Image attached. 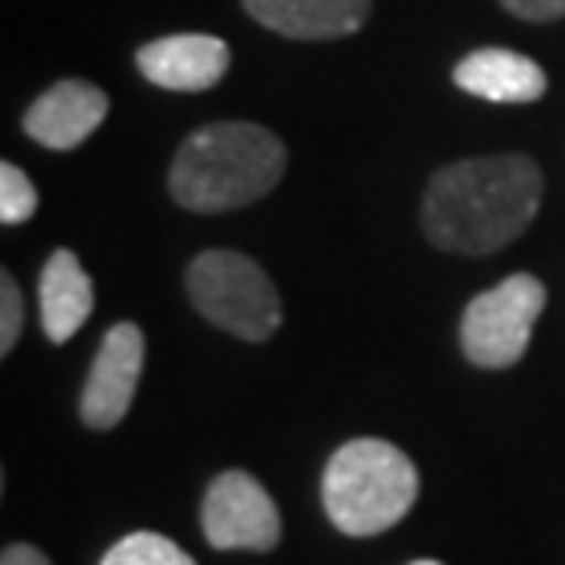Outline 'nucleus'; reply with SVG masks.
I'll list each match as a JSON object with an SVG mask.
<instances>
[{
  "label": "nucleus",
  "instance_id": "obj_15",
  "mask_svg": "<svg viewBox=\"0 0 565 565\" xmlns=\"http://www.w3.org/2000/svg\"><path fill=\"white\" fill-rule=\"evenodd\" d=\"M22 290L11 273H0V353H11L22 334Z\"/></svg>",
  "mask_w": 565,
  "mask_h": 565
},
{
  "label": "nucleus",
  "instance_id": "obj_11",
  "mask_svg": "<svg viewBox=\"0 0 565 565\" xmlns=\"http://www.w3.org/2000/svg\"><path fill=\"white\" fill-rule=\"evenodd\" d=\"M456 85L489 104H536L547 93V74L529 55L511 49H478L456 63Z\"/></svg>",
  "mask_w": 565,
  "mask_h": 565
},
{
  "label": "nucleus",
  "instance_id": "obj_1",
  "mask_svg": "<svg viewBox=\"0 0 565 565\" xmlns=\"http://www.w3.org/2000/svg\"><path fill=\"white\" fill-rule=\"evenodd\" d=\"M544 202V173L525 154L467 158L437 169L426 184V239L448 254H495L533 224Z\"/></svg>",
  "mask_w": 565,
  "mask_h": 565
},
{
  "label": "nucleus",
  "instance_id": "obj_17",
  "mask_svg": "<svg viewBox=\"0 0 565 565\" xmlns=\"http://www.w3.org/2000/svg\"><path fill=\"white\" fill-rule=\"evenodd\" d=\"M0 565H52L49 555L30 544H8L4 555H0Z\"/></svg>",
  "mask_w": 565,
  "mask_h": 565
},
{
  "label": "nucleus",
  "instance_id": "obj_18",
  "mask_svg": "<svg viewBox=\"0 0 565 565\" xmlns=\"http://www.w3.org/2000/svg\"><path fill=\"white\" fill-rule=\"evenodd\" d=\"M408 565H440V562H434V558H419V562H408Z\"/></svg>",
  "mask_w": 565,
  "mask_h": 565
},
{
  "label": "nucleus",
  "instance_id": "obj_10",
  "mask_svg": "<svg viewBox=\"0 0 565 565\" xmlns=\"http://www.w3.org/2000/svg\"><path fill=\"white\" fill-rule=\"evenodd\" d=\"M243 8L265 30L294 41L349 38L371 15V0H243Z\"/></svg>",
  "mask_w": 565,
  "mask_h": 565
},
{
  "label": "nucleus",
  "instance_id": "obj_16",
  "mask_svg": "<svg viewBox=\"0 0 565 565\" xmlns=\"http://www.w3.org/2000/svg\"><path fill=\"white\" fill-rule=\"evenodd\" d=\"M514 19L525 22H555L565 15V0H500Z\"/></svg>",
  "mask_w": 565,
  "mask_h": 565
},
{
  "label": "nucleus",
  "instance_id": "obj_2",
  "mask_svg": "<svg viewBox=\"0 0 565 565\" xmlns=\"http://www.w3.org/2000/svg\"><path fill=\"white\" fill-rule=\"evenodd\" d=\"M287 169V147L254 121H213L180 143L169 195L191 213H228L265 199Z\"/></svg>",
  "mask_w": 565,
  "mask_h": 565
},
{
  "label": "nucleus",
  "instance_id": "obj_12",
  "mask_svg": "<svg viewBox=\"0 0 565 565\" xmlns=\"http://www.w3.org/2000/svg\"><path fill=\"white\" fill-rule=\"evenodd\" d=\"M41 327L49 342L63 345L93 316L96 290L74 250H55L41 268Z\"/></svg>",
  "mask_w": 565,
  "mask_h": 565
},
{
  "label": "nucleus",
  "instance_id": "obj_5",
  "mask_svg": "<svg viewBox=\"0 0 565 565\" xmlns=\"http://www.w3.org/2000/svg\"><path fill=\"white\" fill-rule=\"evenodd\" d=\"M547 287L536 276L514 273L467 305L459 323V345L470 364L503 371L514 367L533 342V327L544 316Z\"/></svg>",
  "mask_w": 565,
  "mask_h": 565
},
{
  "label": "nucleus",
  "instance_id": "obj_8",
  "mask_svg": "<svg viewBox=\"0 0 565 565\" xmlns=\"http://www.w3.org/2000/svg\"><path fill=\"white\" fill-rule=\"evenodd\" d=\"M107 96L104 88L82 77H66L55 82L49 93H41L22 115V132L52 151H74L82 147L93 132L104 126L107 118Z\"/></svg>",
  "mask_w": 565,
  "mask_h": 565
},
{
  "label": "nucleus",
  "instance_id": "obj_14",
  "mask_svg": "<svg viewBox=\"0 0 565 565\" xmlns=\"http://www.w3.org/2000/svg\"><path fill=\"white\" fill-rule=\"evenodd\" d=\"M33 213H38V188L19 166L4 162L0 166V221L11 228V224H26Z\"/></svg>",
  "mask_w": 565,
  "mask_h": 565
},
{
  "label": "nucleus",
  "instance_id": "obj_9",
  "mask_svg": "<svg viewBox=\"0 0 565 565\" xmlns=\"http://www.w3.org/2000/svg\"><path fill=\"white\" fill-rule=\"evenodd\" d=\"M228 44L210 33H173V38H158L137 52L140 74L169 93H206L228 74Z\"/></svg>",
  "mask_w": 565,
  "mask_h": 565
},
{
  "label": "nucleus",
  "instance_id": "obj_3",
  "mask_svg": "<svg viewBox=\"0 0 565 565\" xmlns=\"http://www.w3.org/2000/svg\"><path fill=\"white\" fill-rule=\"evenodd\" d=\"M419 495V470L397 445L382 437H356L327 459L323 507L338 533L379 536L412 511Z\"/></svg>",
  "mask_w": 565,
  "mask_h": 565
},
{
  "label": "nucleus",
  "instance_id": "obj_4",
  "mask_svg": "<svg viewBox=\"0 0 565 565\" xmlns=\"http://www.w3.org/2000/svg\"><path fill=\"white\" fill-rule=\"evenodd\" d=\"M184 279L191 305L221 331L243 342H265L279 331V290L254 257L235 250H202L188 265Z\"/></svg>",
  "mask_w": 565,
  "mask_h": 565
},
{
  "label": "nucleus",
  "instance_id": "obj_6",
  "mask_svg": "<svg viewBox=\"0 0 565 565\" xmlns=\"http://www.w3.org/2000/svg\"><path fill=\"white\" fill-rule=\"evenodd\" d=\"M202 533L217 551H273L282 540L279 507L246 470H224L202 500Z\"/></svg>",
  "mask_w": 565,
  "mask_h": 565
},
{
  "label": "nucleus",
  "instance_id": "obj_13",
  "mask_svg": "<svg viewBox=\"0 0 565 565\" xmlns=\"http://www.w3.org/2000/svg\"><path fill=\"white\" fill-rule=\"evenodd\" d=\"M99 565H195L188 551L158 533H129L107 551Z\"/></svg>",
  "mask_w": 565,
  "mask_h": 565
},
{
  "label": "nucleus",
  "instance_id": "obj_7",
  "mask_svg": "<svg viewBox=\"0 0 565 565\" xmlns=\"http://www.w3.org/2000/svg\"><path fill=\"white\" fill-rule=\"evenodd\" d=\"M143 371V331L137 323H115L99 342L93 371L82 390V419L93 429H110L132 408Z\"/></svg>",
  "mask_w": 565,
  "mask_h": 565
}]
</instances>
